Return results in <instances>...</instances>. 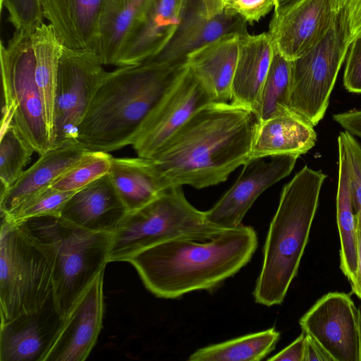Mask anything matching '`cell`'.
<instances>
[{"mask_svg": "<svg viewBox=\"0 0 361 361\" xmlns=\"http://www.w3.org/2000/svg\"><path fill=\"white\" fill-rule=\"evenodd\" d=\"M75 192L60 190L50 186L27 199L10 214L1 216L16 222L35 216H60L63 206Z\"/></svg>", "mask_w": 361, "mask_h": 361, "instance_id": "cell-33", "label": "cell"}, {"mask_svg": "<svg viewBox=\"0 0 361 361\" xmlns=\"http://www.w3.org/2000/svg\"><path fill=\"white\" fill-rule=\"evenodd\" d=\"M303 361H334V359L316 339L305 333Z\"/></svg>", "mask_w": 361, "mask_h": 361, "instance_id": "cell-41", "label": "cell"}, {"mask_svg": "<svg viewBox=\"0 0 361 361\" xmlns=\"http://www.w3.org/2000/svg\"><path fill=\"white\" fill-rule=\"evenodd\" d=\"M8 11V21L15 30L33 32L44 18L40 0H0Z\"/></svg>", "mask_w": 361, "mask_h": 361, "instance_id": "cell-35", "label": "cell"}, {"mask_svg": "<svg viewBox=\"0 0 361 361\" xmlns=\"http://www.w3.org/2000/svg\"><path fill=\"white\" fill-rule=\"evenodd\" d=\"M338 146L343 151L347 160L353 203L357 219L361 223V146L347 131L339 134Z\"/></svg>", "mask_w": 361, "mask_h": 361, "instance_id": "cell-34", "label": "cell"}, {"mask_svg": "<svg viewBox=\"0 0 361 361\" xmlns=\"http://www.w3.org/2000/svg\"><path fill=\"white\" fill-rule=\"evenodd\" d=\"M32 33L15 30L6 46L1 43V120H12L34 151L41 155L52 144L35 79Z\"/></svg>", "mask_w": 361, "mask_h": 361, "instance_id": "cell-8", "label": "cell"}, {"mask_svg": "<svg viewBox=\"0 0 361 361\" xmlns=\"http://www.w3.org/2000/svg\"><path fill=\"white\" fill-rule=\"evenodd\" d=\"M274 51L268 32L257 35L247 33L241 36L231 87V102L247 108L255 114Z\"/></svg>", "mask_w": 361, "mask_h": 361, "instance_id": "cell-23", "label": "cell"}, {"mask_svg": "<svg viewBox=\"0 0 361 361\" xmlns=\"http://www.w3.org/2000/svg\"><path fill=\"white\" fill-rule=\"evenodd\" d=\"M104 269L80 296L43 361H84L96 344L102 326Z\"/></svg>", "mask_w": 361, "mask_h": 361, "instance_id": "cell-16", "label": "cell"}, {"mask_svg": "<svg viewBox=\"0 0 361 361\" xmlns=\"http://www.w3.org/2000/svg\"><path fill=\"white\" fill-rule=\"evenodd\" d=\"M237 0H223L224 4H225V6H227L228 8H231L232 6L233 5V4Z\"/></svg>", "mask_w": 361, "mask_h": 361, "instance_id": "cell-45", "label": "cell"}, {"mask_svg": "<svg viewBox=\"0 0 361 361\" xmlns=\"http://www.w3.org/2000/svg\"><path fill=\"white\" fill-rule=\"evenodd\" d=\"M90 149L78 140H67L54 145L16 182L1 193V216L10 214L20 204L37 192L50 187L66 171Z\"/></svg>", "mask_w": 361, "mask_h": 361, "instance_id": "cell-20", "label": "cell"}, {"mask_svg": "<svg viewBox=\"0 0 361 361\" xmlns=\"http://www.w3.org/2000/svg\"><path fill=\"white\" fill-rule=\"evenodd\" d=\"M313 127L291 110L259 122L250 159L283 154L300 157L316 144Z\"/></svg>", "mask_w": 361, "mask_h": 361, "instance_id": "cell-22", "label": "cell"}, {"mask_svg": "<svg viewBox=\"0 0 361 361\" xmlns=\"http://www.w3.org/2000/svg\"><path fill=\"white\" fill-rule=\"evenodd\" d=\"M350 45L347 24L341 8L324 38L291 61L290 109L313 126L326 113Z\"/></svg>", "mask_w": 361, "mask_h": 361, "instance_id": "cell-9", "label": "cell"}, {"mask_svg": "<svg viewBox=\"0 0 361 361\" xmlns=\"http://www.w3.org/2000/svg\"><path fill=\"white\" fill-rule=\"evenodd\" d=\"M186 65L147 60L106 72L77 140L90 150L106 152L132 145L151 110Z\"/></svg>", "mask_w": 361, "mask_h": 361, "instance_id": "cell-3", "label": "cell"}, {"mask_svg": "<svg viewBox=\"0 0 361 361\" xmlns=\"http://www.w3.org/2000/svg\"><path fill=\"white\" fill-rule=\"evenodd\" d=\"M290 85L291 61L274 47L271 63L255 111L259 122L291 110L289 104Z\"/></svg>", "mask_w": 361, "mask_h": 361, "instance_id": "cell-30", "label": "cell"}, {"mask_svg": "<svg viewBox=\"0 0 361 361\" xmlns=\"http://www.w3.org/2000/svg\"><path fill=\"white\" fill-rule=\"evenodd\" d=\"M304 0H275L274 16H279Z\"/></svg>", "mask_w": 361, "mask_h": 361, "instance_id": "cell-43", "label": "cell"}, {"mask_svg": "<svg viewBox=\"0 0 361 361\" xmlns=\"http://www.w3.org/2000/svg\"><path fill=\"white\" fill-rule=\"evenodd\" d=\"M257 245L255 230L240 224L206 241L168 240L137 252L126 262L154 295L176 299L194 290L216 288L250 261Z\"/></svg>", "mask_w": 361, "mask_h": 361, "instance_id": "cell-2", "label": "cell"}, {"mask_svg": "<svg viewBox=\"0 0 361 361\" xmlns=\"http://www.w3.org/2000/svg\"><path fill=\"white\" fill-rule=\"evenodd\" d=\"M359 361H361V306L357 308Z\"/></svg>", "mask_w": 361, "mask_h": 361, "instance_id": "cell-44", "label": "cell"}, {"mask_svg": "<svg viewBox=\"0 0 361 361\" xmlns=\"http://www.w3.org/2000/svg\"><path fill=\"white\" fill-rule=\"evenodd\" d=\"M336 221L340 238V268L350 283L357 269V220L353 203L347 160L338 148Z\"/></svg>", "mask_w": 361, "mask_h": 361, "instance_id": "cell-28", "label": "cell"}, {"mask_svg": "<svg viewBox=\"0 0 361 361\" xmlns=\"http://www.w3.org/2000/svg\"><path fill=\"white\" fill-rule=\"evenodd\" d=\"M127 212L107 173L76 191L60 216L84 229L112 234Z\"/></svg>", "mask_w": 361, "mask_h": 361, "instance_id": "cell-18", "label": "cell"}, {"mask_svg": "<svg viewBox=\"0 0 361 361\" xmlns=\"http://www.w3.org/2000/svg\"><path fill=\"white\" fill-rule=\"evenodd\" d=\"M36 82L45 111L52 146L54 144V121L55 97L60 59L64 44L54 27L42 23L32 35Z\"/></svg>", "mask_w": 361, "mask_h": 361, "instance_id": "cell-27", "label": "cell"}, {"mask_svg": "<svg viewBox=\"0 0 361 361\" xmlns=\"http://www.w3.org/2000/svg\"><path fill=\"white\" fill-rule=\"evenodd\" d=\"M109 174L128 212L145 206L166 189L149 159L113 157Z\"/></svg>", "mask_w": 361, "mask_h": 361, "instance_id": "cell-26", "label": "cell"}, {"mask_svg": "<svg viewBox=\"0 0 361 361\" xmlns=\"http://www.w3.org/2000/svg\"><path fill=\"white\" fill-rule=\"evenodd\" d=\"M112 158L109 152L89 150L61 174L51 187L63 191H78L109 173Z\"/></svg>", "mask_w": 361, "mask_h": 361, "instance_id": "cell-32", "label": "cell"}, {"mask_svg": "<svg viewBox=\"0 0 361 361\" xmlns=\"http://www.w3.org/2000/svg\"><path fill=\"white\" fill-rule=\"evenodd\" d=\"M341 0H304L270 22L268 32L275 49L293 61L315 47L331 28Z\"/></svg>", "mask_w": 361, "mask_h": 361, "instance_id": "cell-15", "label": "cell"}, {"mask_svg": "<svg viewBox=\"0 0 361 361\" xmlns=\"http://www.w3.org/2000/svg\"><path fill=\"white\" fill-rule=\"evenodd\" d=\"M357 269L351 285V293L361 300V223L357 220Z\"/></svg>", "mask_w": 361, "mask_h": 361, "instance_id": "cell-42", "label": "cell"}, {"mask_svg": "<svg viewBox=\"0 0 361 361\" xmlns=\"http://www.w3.org/2000/svg\"><path fill=\"white\" fill-rule=\"evenodd\" d=\"M188 0H154L125 43L115 66L140 64L159 54L183 16Z\"/></svg>", "mask_w": 361, "mask_h": 361, "instance_id": "cell-19", "label": "cell"}, {"mask_svg": "<svg viewBox=\"0 0 361 361\" xmlns=\"http://www.w3.org/2000/svg\"><path fill=\"white\" fill-rule=\"evenodd\" d=\"M275 6V0H237L231 7L249 23L258 21Z\"/></svg>", "mask_w": 361, "mask_h": 361, "instance_id": "cell-37", "label": "cell"}, {"mask_svg": "<svg viewBox=\"0 0 361 361\" xmlns=\"http://www.w3.org/2000/svg\"><path fill=\"white\" fill-rule=\"evenodd\" d=\"M223 231L188 201L182 186L169 187L145 206L127 212L111 234L108 262L127 261L137 252L171 239L209 240Z\"/></svg>", "mask_w": 361, "mask_h": 361, "instance_id": "cell-6", "label": "cell"}, {"mask_svg": "<svg viewBox=\"0 0 361 361\" xmlns=\"http://www.w3.org/2000/svg\"><path fill=\"white\" fill-rule=\"evenodd\" d=\"M299 324L334 361H359L357 309L350 294L328 293L300 318Z\"/></svg>", "mask_w": 361, "mask_h": 361, "instance_id": "cell-14", "label": "cell"}, {"mask_svg": "<svg viewBox=\"0 0 361 361\" xmlns=\"http://www.w3.org/2000/svg\"><path fill=\"white\" fill-rule=\"evenodd\" d=\"M65 317L54 293L39 309L1 324V361H43Z\"/></svg>", "mask_w": 361, "mask_h": 361, "instance_id": "cell-17", "label": "cell"}, {"mask_svg": "<svg viewBox=\"0 0 361 361\" xmlns=\"http://www.w3.org/2000/svg\"><path fill=\"white\" fill-rule=\"evenodd\" d=\"M280 333L275 328L200 348L189 361H259L276 347Z\"/></svg>", "mask_w": 361, "mask_h": 361, "instance_id": "cell-29", "label": "cell"}, {"mask_svg": "<svg viewBox=\"0 0 361 361\" xmlns=\"http://www.w3.org/2000/svg\"><path fill=\"white\" fill-rule=\"evenodd\" d=\"M299 157L283 154L249 159L237 180L223 197L204 212L207 221L221 229L238 227L257 198L288 176Z\"/></svg>", "mask_w": 361, "mask_h": 361, "instance_id": "cell-13", "label": "cell"}, {"mask_svg": "<svg viewBox=\"0 0 361 361\" xmlns=\"http://www.w3.org/2000/svg\"><path fill=\"white\" fill-rule=\"evenodd\" d=\"M341 9L350 42L361 35V0H341Z\"/></svg>", "mask_w": 361, "mask_h": 361, "instance_id": "cell-38", "label": "cell"}, {"mask_svg": "<svg viewBox=\"0 0 361 361\" xmlns=\"http://www.w3.org/2000/svg\"><path fill=\"white\" fill-rule=\"evenodd\" d=\"M12 120L2 121L0 141L1 193L9 188L23 173L34 152Z\"/></svg>", "mask_w": 361, "mask_h": 361, "instance_id": "cell-31", "label": "cell"}, {"mask_svg": "<svg viewBox=\"0 0 361 361\" xmlns=\"http://www.w3.org/2000/svg\"><path fill=\"white\" fill-rule=\"evenodd\" d=\"M13 223L47 258L52 272L54 300L66 319L109 262L111 234L84 229L60 216H35Z\"/></svg>", "mask_w": 361, "mask_h": 361, "instance_id": "cell-5", "label": "cell"}, {"mask_svg": "<svg viewBox=\"0 0 361 361\" xmlns=\"http://www.w3.org/2000/svg\"><path fill=\"white\" fill-rule=\"evenodd\" d=\"M247 22L223 0H188L176 30L164 49L149 59L172 65L187 63L190 54L230 34L245 35Z\"/></svg>", "mask_w": 361, "mask_h": 361, "instance_id": "cell-12", "label": "cell"}, {"mask_svg": "<svg viewBox=\"0 0 361 361\" xmlns=\"http://www.w3.org/2000/svg\"><path fill=\"white\" fill-rule=\"evenodd\" d=\"M214 102L187 63L139 128L132 144L137 156L152 158L197 111Z\"/></svg>", "mask_w": 361, "mask_h": 361, "instance_id": "cell-10", "label": "cell"}, {"mask_svg": "<svg viewBox=\"0 0 361 361\" xmlns=\"http://www.w3.org/2000/svg\"><path fill=\"white\" fill-rule=\"evenodd\" d=\"M326 175L304 166L283 188L264 247L253 292L256 302L281 305L297 275Z\"/></svg>", "mask_w": 361, "mask_h": 361, "instance_id": "cell-4", "label": "cell"}, {"mask_svg": "<svg viewBox=\"0 0 361 361\" xmlns=\"http://www.w3.org/2000/svg\"><path fill=\"white\" fill-rule=\"evenodd\" d=\"M258 125L249 109L214 102L197 111L149 159L165 188L215 185L250 159Z\"/></svg>", "mask_w": 361, "mask_h": 361, "instance_id": "cell-1", "label": "cell"}, {"mask_svg": "<svg viewBox=\"0 0 361 361\" xmlns=\"http://www.w3.org/2000/svg\"><path fill=\"white\" fill-rule=\"evenodd\" d=\"M93 50L64 47L59 62L54 107V144L77 140L96 90L107 71Z\"/></svg>", "mask_w": 361, "mask_h": 361, "instance_id": "cell-11", "label": "cell"}, {"mask_svg": "<svg viewBox=\"0 0 361 361\" xmlns=\"http://www.w3.org/2000/svg\"><path fill=\"white\" fill-rule=\"evenodd\" d=\"M154 0H104L96 52L104 65L116 66L127 39Z\"/></svg>", "mask_w": 361, "mask_h": 361, "instance_id": "cell-25", "label": "cell"}, {"mask_svg": "<svg viewBox=\"0 0 361 361\" xmlns=\"http://www.w3.org/2000/svg\"><path fill=\"white\" fill-rule=\"evenodd\" d=\"M333 119L345 131L361 137V110H353L333 115Z\"/></svg>", "mask_w": 361, "mask_h": 361, "instance_id": "cell-39", "label": "cell"}, {"mask_svg": "<svg viewBox=\"0 0 361 361\" xmlns=\"http://www.w3.org/2000/svg\"><path fill=\"white\" fill-rule=\"evenodd\" d=\"M104 0H40L44 18L65 47L97 51Z\"/></svg>", "mask_w": 361, "mask_h": 361, "instance_id": "cell-21", "label": "cell"}, {"mask_svg": "<svg viewBox=\"0 0 361 361\" xmlns=\"http://www.w3.org/2000/svg\"><path fill=\"white\" fill-rule=\"evenodd\" d=\"M53 293L51 269L44 254L16 224L1 216V324L39 309Z\"/></svg>", "mask_w": 361, "mask_h": 361, "instance_id": "cell-7", "label": "cell"}, {"mask_svg": "<svg viewBox=\"0 0 361 361\" xmlns=\"http://www.w3.org/2000/svg\"><path fill=\"white\" fill-rule=\"evenodd\" d=\"M243 35L221 37L190 54L187 63L216 102L231 101V87Z\"/></svg>", "mask_w": 361, "mask_h": 361, "instance_id": "cell-24", "label": "cell"}, {"mask_svg": "<svg viewBox=\"0 0 361 361\" xmlns=\"http://www.w3.org/2000/svg\"><path fill=\"white\" fill-rule=\"evenodd\" d=\"M343 75L345 89L353 93H361V35L350 44Z\"/></svg>", "mask_w": 361, "mask_h": 361, "instance_id": "cell-36", "label": "cell"}, {"mask_svg": "<svg viewBox=\"0 0 361 361\" xmlns=\"http://www.w3.org/2000/svg\"><path fill=\"white\" fill-rule=\"evenodd\" d=\"M305 333H302L290 345L274 355L268 360L303 361Z\"/></svg>", "mask_w": 361, "mask_h": 361, "instance_id": "cell-40", "label": "cell"}]
</instances>
